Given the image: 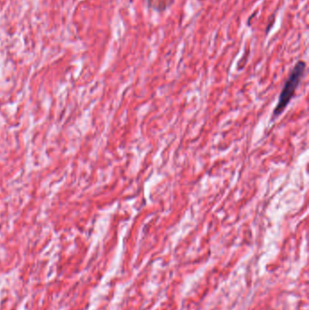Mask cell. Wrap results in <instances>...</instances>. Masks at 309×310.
<instances>
[{
    "label": "cell",
    "instance_id": "cell-2",
    "mask_svg": "<svg viewBox=\"0 0 309 310\" xmlns=\"http://www.w3.org/2000/svg\"><path fill=\"white\" fill-rule=\"evenodd\" d=\"M174 0H147V3L149 8L162 13L168 10L170 7L174 4Z\"/></svg>",
    "mask_w": 309,
    "mask_h": 310
},
{
    "label": "cell",
    "instance_id": "cell-1",
    "mask_svg": "<svg viewBox=\"0 0 309 310\" xmlns=\"http://www.w3.org/2000/svg\"><path fill=\"white\" fill-rule=\"evenodd\" d=\"M304 71H306V63L304 61L296 63L295 67L290 73V77L286 82L285 86L281 92L280 99L274 110L275 117L278 115H280L284 112L286 107L288 105L290 101L294 97L296 90L298 89L300 82L304 77Z\"/></svg>",
    "mask_w": 309,
    "mask_h": 310
}]
</instances>
